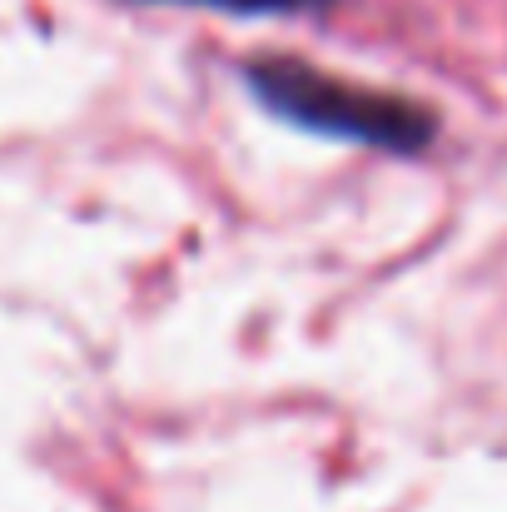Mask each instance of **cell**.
Segmentation results:
<instances>
[{
	"label": "cell",
	"mask_w": 507,
	"mask_h": 512,
	"mask_svg": "<svg viewBox=\"0 0 507 512\" xmlns=\"http://www.w3.org/2000/svg\"><path fill=\"white\" fill-rule=\"evenodd\" d=\"M254 100L274 110L279 120L314 130L324 140L368 145L388 155H418L433 140V115L418 110L403 95H383L368 85H348L329 70H314L304 60H254L244 70Z\"/></svg>",
	"instance_id": "1"
},
{
	"label": "cell",
	"mask_w": 507,
	"mask_h": 512,
	"mask_svg": "<svg viewBox=\"0 0 507 512\" xmlns=\"http://www.w3.org/2000/svg\"><path fill=\"white\" fill-rule=\"evenodd\" d=\"M174 5H204L229 15H299V10H319L324 0H174Z\"/></svg>",
	"instance_id": "2"
}]
</instances>
